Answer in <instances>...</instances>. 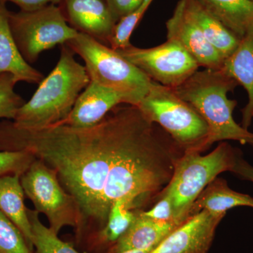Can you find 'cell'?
I'll return each instance as SVG.
<instances>
[{"instance_id": "cell-22", "label": "cell", "mask_w": 253, "mask_h": 253, "mask_svg": "<svg viewBox=\"0 0 253 253\" xmlns=\"http://www.w3.org/2000/svg\"><path fill=\"white\" fill-rule=\"evenodd\" d=\"M33 232V244L36 253H80L67 242L58 237V234L40 220L39 213L28 209Z\"/></svg>"}, {"instance_id": "cell-15", "label": "cell", "mask_w": 253, "mask_h": 253, "mask_svg": "<svg viewBox=\"0 0 253 253\" xmlns=\"http://www.w3.org/2000/svg\"><path fill=\"white\" fill-rule=\"evenodd\" d=\"M9 12L0 1V75L9 73L17 83L39 84L44 76L23 59L10 29Z\"/></svg>"}, {"instance_id": "cell-8", "label": "cell", "mask_w": 253, "mask_h": 253, "mask_svg": "<svg viewBox=\"0 0 253 253\" xmlns=\"http://www.w3.org/2000/svg\"><path fill=\"white\" fill-rule=\"evenodd\" d=\"M20 179L35 211L45 214L51 230L58 234L65 226L77 228L79 217L76 201L45 163L36 158Z\"/></svg>"}, {"instance_id": "cell-11", "label": "cell", "mask_w": 253, "mask_h": 253, "mask_svg": "<svg viewBox=\"0 0 253 253\" xmlns=\"http://www.w3.org/2000/svg\"><path fill=\"white\" fill-rule=\"evenodd\" d=\"M224 217L203 210L170 233L151 253H207Z\"/></svg>"}, {"instance_id": "cell-6", "label": "cell", "mask_w": 253, "mask_h": 253, "mask_svg": "<svg viewBox=\"0 0 253 253\" xmlns=\"http://www.w3.org/2000/svg\"><path fill=\"white\" fill-rule=\"evenodd\" d=\"M137 107L148 121L161 126L181 149L199 152L207 149V123L173 88L152 81Z\"/></svg>"}, {"instance_id": "cell-27", "label": "cell", "mask_w": 253, "mask_h": 253, "mask_svg": "<svg viewBox=\"0 0 253 253\" xmlns=\"http://www.w3.org/2000/svg\"><path fill=\"white\" fill-rule=\"evenodd\" d=\"M142 213L146 217L158 221L179 223L185 221L178 217L172 199L163 193H161V199L157 204L149 211H142Z\"/></svg>"}, {"instance_id": "cell-14", "label": "cell", "mask_w": 253, "mask_h": 253, "mask_svg": "<svg viewBox=\"0 0 253 253\" xmlns=\"http://www.w3.org/2000/svg\"><path fill=\"white\" fill-rule=\"evenodd\" d=\"M135 213V219L126 232L113 245L110 253H119L130 249L154 251L170 233L183 224L156 221L146 217L142 211Z\"/></svg>"}, {"instance_id": "cell-19", "label": "cell", "mask_w": 253, "mask_h": 253, "mask_svg": "<svg viewBox=\"0 0 253 253\" xmlns=\"http://www.w3.org/2000/svg\"><path fill=\"white\" fill-rule=\"evenodd\" d=\"M189 14L197 23L206 39L224 57H229L241 39L211 14L198 0H183Z\"/></svg>"}, {"instance_id": "cell-17", "label": "cell", "mask_w": 253, "mask_h": 253, "mask_svg": "<svg viewBox=\"0 0 253 253\" xmlns=\"http://www.w3.org/2000/svg\"><path fill=\"white\" fill-rule=\"evenodd\" d=\"M20 178L21 176L18 174L0 176V212L17 226L33 253L34 246L31 223L28 208L25 206V193Z\"/></svg>"}, {"instance_id": "cell-5", "label": "cell", "mask_w": 253, "mask_h": 253, "mask_svg": "<svg viewBox=\"0 0 253 253\" xmlns=\"http://www.w3.org/2000/svg\"><path fill=\"white\" fill-rule=\"evenodd\" d=\"M241 154L225 141L206 156L194 150L184 151L162 192L172 199L178 217L184 221L191 217L190 211L198 196L220 173L231 172Z\"/></svg>"}, {"instance_id": "cell-20", "label": "cell", "mask_w": 253, "mask_h": 253, "mask_svg": "<svg viewBox=\"0 0 253 253\" xmlns=\"http://www.w3.org/2000/svg\"><path fill=\"white\" fill-rule=\"evenodd\" d=\"M239 39L253 28L251 0H198Z\"/></svg>"}, {"instance_id": "cell-31", "label": "cell", "mask_w": 253, "mask_h": 253, "mask_svg": "<svg viewBox=\"0 0 253 253\" xmlns=\"http://www.w3.org/2000/svg\"><path fill=\"white\" fill-rule=\"evenodd\" d=\"M151 250L130 249L119 253H151Z\"/></svg>"}, {"instance_id": "cell-10", "label": "cell", "mask_w": 253, "mask_h": 253, "mask_svg": "<svg viewBox=\"0 0 253 253\" xmlns=\"http://www.w3.org/2000/svg\"><path fill=\"white\" fill-rule=\"evenodd\" d=\"M168 40L179 42L199 64V67L220 70L224 57L208 42L204 33L179 0L172 16L166 23Z\"/></svg>"}, {"instance_id": "cell-7", "label": "cell", "mask_w": 253, "mask_h": 253, "mask_svg": "<svg viewBox=\"0 0 253 253\" xmlns=\"http://www.w3.org/2000/svg\"><path fill=\"white\" fill-rule=\"evenodd\" d=\"M9 23L20 52L31 65L38 61L43 51L66 44L78 34L56 4L33 11H9Z\"/></svg>"}, {"instance_id": "cell-23", "label": "cell", "mask_w": 253, "mask_h": 253, "mask_svg": "<svg viewBox=\"0 0 253 253\" xmlns=\"http://www.w3.org/2000/svg\"><path fill=\"white\" fill-rule=\"evenodd\" d=\"M152 1L153 0H144L138 7L116 23L110 40V47L114 50H120L131 45V34Z\"/></svg>"}, {"instance_id": "cell-12", "label": "cell", "mask_w": 253, "mask_h": 253, "mask_svg": "<svg viewBox=\"0 0 253 253\" xmlns=\"http://www.w3.org/2000/svg\"><path fill=\"white\" fill-rule=\"evenodd\" d=\"M59 6L70 26L109 45L117 23L106 0H61Z\"/></svg>"}, {"instance_id": "cell-28", "label": "cell", "mask_w": 253, "mask_h": 253, "mask_svg": "<svg viewBox=\"0 0 253 253\" xmlns=\"http://www.w3.org/2000/svg\"><path fill=\"white\" fill-rule=\"evenodd\" d=\"M143 1L144 0H106L116 23L138 7Z\"/></svg>"}, {"instance_id": "cell-26", "label": "cell", "mask_w": 253, "mask_h": 253, "mask_svg": "<svg viewBox=\"0 0 253 253\" xmlns=\"http://www.w3.org/2000/svg\"><path fill=\"white\" fill-rule=\"evenodd\" d=\"M35 159L33 155L24 151H0V176L22 175Z\"/></svg>"}, {"instance_id": "cell-18", "label": "cell", "mask_w": 253, "mask_h": 253, "mask_svg": "<svg viewBox=\"0 0 253 253\" xmlns=\"http://www.w3.org/2000/svg\"><path fill=\"white\" fill-rule=\"evenodd\" d=\"M246 206L253 208V197L231 189L225 179L215 178L206 188L192 205L190 216L197 214L203 210L226 215L232 208Z\"/></svg>"}, {"instance_id": "cell-2", "label": "cell", "mask_w": 253, "mask_h": 253, "mask_svg": "<svg viewBox=\"0 0 253 253\" xmlns=\"http://www.w3.org/2000/svg\"><path fill=\"white\" fill-rule=\"evenodd\" d=\"M67 45L61 46L54 69L38 84L29 101L20 108L12 122L18 127L41 129L64 121L90 80L84 66Z\"/></svg>"}, {"instance_id": "cell-21", "label": "cell", "mask_w": 253, "mask_h": 253, "mask_svg": "<svg viewBox=\"0 0 253 253\" xmlns=\"http://www.w3.org/2000/svg\"><path fill=\"white\" fill-rule=\"evenodd\" d=\"M135 216V212L131 211L126 201L120 199L115 201L110 210L106 225L98 233L99 242L114 244L129 229Z\"/></svg>"}, {"instance_id": "cell-25", "label": "cell", "mask_w": 253, "mask_h": 253, "mask_svg": "<svg viewBox=\"0 0 253 253\" xmlns=\"http://www.w3.org/2000/svg\"><path fill=\"white\" fill-rule=\"evenodd\" d=\"M0 253H32L22 233L1 212Z\"/></svg>"}, {"instance_id": "cell-24", "label": "cell", "mask_w": 253, "mask_h": 253, "mask_svg": "<svg viewBox=\"0 0 253 253\" xmlns=\"http://www.w3.org/2000/svg\"><path fill=\"white\" fill-rule=\"evenodd\" d=\"M17 82L9 73L0 75V119L13 121L24 99L14 90Z\"/></svg>"}, {"instance_id": "cell-9", "label": "cell", "mask_w": 253, "mask_h": 253, "mask_svg": "<svg viewBox=\"0 0 253 253\" xmlns=\"http://www.w3.org/2000/svg\"><path fill=\"white\" fill-rule=\"evenodd\" d=\"M155 82L177 87L199 69L196 60L176 41L168 40L161 45L139 48L133 45L116 50Z\"/></svg>"}, {"instance_id": "cell-16", "label": "cell", "mask_w": 253, "mask_h": 253, "mask_svg": "<svg viewBox=\"0 0 253 253\" xmlns=\"http://www.w3.org/2000/svg\"><path fill=\"white\" fill-rule=\"evenodd\" d=\"M221 70L247 91L249 102L242 110L241 126L248 129L253 119V28L241 40L235 51L224 60Z\"/></svg>"}, {"instance_id": "cell-13", "label": "cell", "mask_w": 253, "mask_h": 253, "mask_svg": "<svg viewBox=\"0 0 253 253\" xmlns=\"http://www.w3.org/2000/svg\"><path fill=\"white\" fill-rule=\"evenodd\" d=\"M121 104H126L122 95L90 81L78 96L68 117L61 123L75 127L94 126Z\"/></svg>"}, {"instance_id": "cell-4", "label": "cell", "mask_w": 253, "mask_h": 253, "mask_svg": "<svg viewBox=\"0 0 253 253\" xmlns=\"http://www.w3.org/2000/svg\"><path fill=\"white\" fill-rule=\"evenodd\" d=\"M66 44L84 61L90 81L119 93L126 104L137 106L149 91L152 80L109 46L81 33Z\"/></svg>"}, {"instance_id": "cell-29", "label": "cell", "mask_w": 253, "mask_h": 253, "mask_svg": "<svg viewBox=\"0 0 253 253\" xmlns=\"http://www.w3.org/2000/svg\"><path fill=\"white\" fill-rule=\"evenodd\" d=\"M1 2L11 1L19 6L22 11H33L48 4L59 5L61 0H0Z\"/></svg>"}, {"instance_id": "cell-32", "label": "cell", "mask_w": 253, "mask_h": 253, "mask_svg": "<svg viewBox=\"0 0 253 253\" xmlns=\"http://www.w3.org/2000/svg\"><path fill=\"white\" fill-rule=\"evenodd\" d=\"M251 1H253V0H251Z\"/></svg>"}, {"instance_id": "cell-30", "label": "cell", "mask_w": 253, "mask_h": 253, "mask_svg": "<svg viewBox=\"0 0 253 253\" xmlns=\"http://www.w3.org/2000/svg\"><path fill=\"white\" fill-rule=\"evenodd\" d=\"M231 172L241 179L253 182V166L244 159L241 154L238 157L235 166Z\"/></svg>"}, {"instance_id": "cell-3", "label": "cell", "mask_w": 253, "mask_h": 253, "mask_svg": "<svg viewBox=\"0 0 253 253\" xmlns=\"http://www.w3.org/2000/svg\"><path fill=\"white\" fill-rule=\"evenodd\" d=\"M237 84L235 80L221 69L205 68L173 88L176 94L191 104L207 123V149L214 143L227 140L249 145L253 149V133L234 121L233 113L237 101L227 96Z\"/></svg>"}, {"instance_id": "cell-1", "label": "cell", "mask_w": 253, "mask_h": 253, "mask_svg": "<svg viewBox=\"0 0 253 253\" xmlns=\"http://www.w3.org/2000/svg\"><path fill=\"white\" fill-rule=\"evenodd\" d=\"M119 106L89 127L60 123L28 129L0 121V151L41 160L75 200L78 236L89 225L102 229L115 201L134 209L164 184V155L154 126L137 106Z\"/></svg>"}]
</instances>
